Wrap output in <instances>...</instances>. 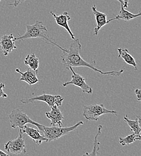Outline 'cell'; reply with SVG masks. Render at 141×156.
<instances>
[{"label": "cell", "mask_w": 141, "mask_h": 156, "mask_svg": "<svg viewBox=\"0 0 141 156\" xmlns=\"http://www.w3.org/2000/svg\"><path fill=\"white\" fill-rule=\"evenodd\" d=\"M81 44L79 39H75L73 43L70 44L69 49H67L65 52H63L61 55V61L65 69L69 70V67H88L94 72H98L101 75H109L113 76H120L123 73L124 69L119 70H112L108 72H103L96 67V61H91L88 62L82 58L80 55Z\"/></svg>", "instance_id": "obj_1"}, {"label": "cell", "mask_w": 141, "mask_h": 156, "mask_svg": "<svg viewBox=\"0 0 141 156\" xmlns=\"http://www.w3.org/2000/svg\"><path fill=\"white\" fill-rule=\"evenodd\" d=\"M50 13L54 17L57 24L58 26L64 28L68 32V33L69 34V35L71 37V39L74 40L75 39V34H73V33L72 32V31H71V30H70V28L69 26V24H68V21L71 20V18L69 15V13L67 12H63L62 14H60V15H57V14L53 13L52 12H50Z\"/></svg>", "instance_id": "obj_10"}, {"label": "cell", "mask_w": 141, "mask_h": 156, "mask_svg": "<svg viewBox=\"0 0 141 156\" xmlns=\"http://www.w3.org/2000/svg\"><path fill=\"white\" fill-rule=\"evenodd\" d=\"M25 65L28 66L29 68L34 71H37L39 67V60L34 53L28 54L24 59Z\"/></svg>", "instance_id": "obj_18"}, {"label": "cell", "mask_w": 141, "mask_h": 156, "mask_svg": "<svg viewBox=\"0 0 141 156\" xmlns=\"http://www.w3.org/2000/svg\"><path fill=\"white\" fill-rule=\"evenodd\" d=\"M9 119L11 127L13 129L18 128L19 129H22L27 124L36 126L37 128L41 126V124L32 120L26 113L19 109L13 110L9 116Z\"/></svg>", "instance_id": "obj_5"}, {"label": "cell", "mask_w": 141, "mask_h": 156, "mask_svg": "<svg viewBox=\"0 0 141 156\" xmlns=\"http://www.w3.org/2000/svg\"><path fill=\"white\" fill-rule=\"evenodd\" d=\"M92 12L95 16V19L96 21V27L94 30V35L97 36L98 35L99 31H100L101 28L108 24L107 22V15L106 14L100 12L97 10L96 5H93L91 7Z\"/></svg>", "instance_id": "obj_13"}, {"label": "cell", "mask_w": 141, "mask_h": 156, "mask_svg": "<svg viewBox=\"0 0 141 156\" xmlns=\"http://www.w3.org/2000/svg\"><path fill=\"white\" fill-rule=\"evenodd\" d=\"M102 126L99 125L98 126V130L97 134L96 136L94 137V143H93V150L91 153H88L86 152L85 154H83L82 156H97L98 154V151H99L100 149V142L98 141V137L100 135L101 133V130H102Z\"/></svg>", "instance_id": "obj_19"}, {"label": "cell", "mask_w": 141, "mask_h": 156, "mask_svg": "<svg viewBox=\"0 0 141 156\" xmlns=\"http://www.w3.org/2000/svg\"><path fill=\"white\" fill-rule=\"evenodd\" d=\"M19 130V135L13 140L8 141L4 145L5 150L9 153L13 154H26V149L25 140L23 138V133L21 129Z\"/></svg>", "instance_id": "obj_7"}, {"label": "cell", "mask_w": 141, "mask_h": 156, "mask_svg": "<svg viewBox=\"0 0 141 156\" xmlns=\"http://www.w3.org/2000/svg\"><path fill=\"white\" fill-rule=\"evenodd\" d=\"M123 119L129 126L131 131H132L136 135L141 136V119L140 116H136L135 120H131L129 118L128 115H125Z\"/></svg>", "instance_id": "obj_16"}, {"label": "cell", "mask_w": 141, "mask_h": 156, "mask_svg": "<svg viewBox=\"0 0 141 156\" xmlns=\"http://www.w3.org/2000/svg\"><path fill=\"white\" fill-rule=\"evenodd\" d=\"M1 1V0H0V1Z\"/></svg>", "instance_id": "obj_27"}, {"label": "cell", "mask_w": 141, "mask_h": 156, "mask_svg": "<svg viewBox=\"0 0 141 156\" xmlns=\"http://www.w3.org/2000/svg\"><path fill=\"white\" fill-rule=\"evenodd\" d=\"M51 108V111L45 113L46 117L51 120V126H54L57 124L58 126L62 127V121L64 118L63 114L57 106H54Z\"/></svg>", "instance_id": "obj_11"}, {"label": "cell", "mask_w": 141, "mask_h": 156, "mask_svg": "<svg viewBox=\"0 0 141 156\" xmlns=\"http://www.w3.org/2000/svg\"><path fill=\"white\" fill-rule=\"evenodd\" d=\"M118 58H122L124 59L125 63L129 65L133 66L135 68V70H137V64L135 58L130 54L129 51L125 48H118Z\"/></svg>", "instance_id": "obj_17"}, {"label": "cell", "mask_w": 141, "mask_h": 156, "mask_svg": "<svg viewBox=\"0 0 141 156\" xmlns=\"http://www.w3.org/2000/svg\"><path fill=\"white\" fill-rule=\"evenodd\" d=\"M14 36L12 34H4L0 39L1 51L4 56L8 55L13 50L16 49Z\"/></svg>", "instance_id": "obj_9"}, {"label": "cell", "mask_w": 141, "mask_h": 156, "mask_svg": "<svg viewBox=\"0 0 141 156\" xmlns=\"http://www.w3.org/2000/svg\"><path fill=\"white\" fill-rule=\"evenodd\" d=\"M141 136H138L133 133V134L129 135L125 137H120L119 138V142L121 145L124 146L126 145H130L136 140H141Z\"/></svg>", "instance_id": "obj_20"}, {"label": "cell", "mask_w": 141, "mask_h": 156, "mask_svg": "<svg viewBox=\"0 0 141 156\" xmlns=\"http://www.w3.org/2000/svg\"><path fill=\"white\" fill-rule=\"evenodd\" d=\"M41 38L44 40L48 44H52L58 47L62 52H65L67 49L62 48L54 40L53 38L50 37L49 33L46 27L43 25L42 22L37 20L35 23L26 25V32L23 35H19L17 37H14V40H23L28 39Z\"/></svg>", "instance_id": "obj_2"}, {"label": "cell", "mask_w": 141, "mask_h": 156, "mask_svg": "<svg viewBox=\"0 0 141 156\" xmlns=\"http://www.w3.org/2000/svg\"><path fill=\"white\" fill-rule=\"evenodd\" d=\"M83 122L80 121L76 124L70 127H60V126H45L41 124L39 127L37 128L38 130L42 136L44 137L48 142H52L60 139L64 135H66L71 132L75 130L79 126L83 125Z\"/></svg>", "instance_id": "obj_3"}, {"label": "cell", "mask_w": 141, "mask_h": 156, "mask_svg": "<svg viewBox=\"0 0 141 156\" xmlns=\"http://www.w3.org/2000/svg\"><path fill=\"white\" fill-rule=\"evenodd\" d=\"M69 70H70L72 72V79L70 81H67L64 82L62 84L63 87H67L69 85H73L76 87L80 88L83 93H85L87 94H91L93 93L92 88L88 85L86 82L84 78L81 76V75L76 73L72 67H69Z\"/></svg>", "instance_id": "obj_8"}, {"label": "cell", "mask_w": 141, "mask_h": 156, "mask_svg": "<svg viewBox=\"0 0 141 156\" xmlns=\"http://www.w3.org/2000/svg\"><path fill=\"white\" fill-rule=\"evenodd\" d=\"M116 1H119L121 4H123V2H122V0H116Z\"/></svg>", "instance_id": "obj_26"}, {"label": "cell", "mask_w": 141, "mask_h": 156, "mask_svg": "<svg viewBox=\"0 0 141 156\" xmlns=\"http://www.w3.org/2000/svg\"><path fill=\"white\" fill-rule=\"evenodd\" d=\"M82 115L88 121H98L99 118L107 114L117 115V112L107 109L103 104H93L83 106Z\"/></svg>", "instance_id": "obj_4"}, {"label": "cell", "mask_w": 141, "mask_h": 156, "mask_svg": "<svg viewBox=\"0 0 141 156\" xmlns=\"http://www.w3.org/2000/svg\"><path fill=\"white\" fill-rule=\"evenodd\" d=\"M25 1H26V0H14V2H13V3L9 4V5H13V6H15V7H16L19 4H20L21 3L25 2Z\"/></svg>", "instance_id": "obj_23"}, {"label": "cell", "mask_w": 141, "mask_h": 156, "mask_svg": "<svg viewBox=\"0 0 141 156\" xmlns=\"http://www.w3.org/2000/svg\"><path fill=\"white\" fill-rule=\"evenodd\" d=\"M4 88L5 85L3 83H0V98H7V95L3 91V88Z\"/></svg>", "instance_id": "obj_21"}, {"label": "cell", "mask_w": 141, "mask_h": 156, "mask_svg": "<svg viewBox=\"0 0 141 156\" xmlns=\"http://www.w3.org/2000/svg\"><path fill=\"white\" fill-rule=\"evenodd\" d=\"M123 2V7L124 8H127L129 6V0H122Z\"/></svg>", "instance_id": "obj_24"}, {"label": "cell", "mask_w": 141, "mask_h": 156, "mask_svg": "<svg viewBox=\"0 0 141 156\" xmlns=\"http://www.w3.org/2000/svg\"><path fill=\"white\" fill-rule=\"evenodd\" d=\"M64 98L60 95H51L44 93L40 96H36L31 98H23L20 100V102L23 104L32 103L35 101H41L45 102L50 108L54 106H60L62 105Z\"/></svg>", "instance_id": "obj_6"}, {"label": "cell", "mask_w": 141, "mask_h": 156, "mask_svg": "<svg viewBox=\"0 0 141 156\" xmlns=\"http://www.w3.org/2000/svg\"><path fill=\"white\" fill-rule=\"evenodd\" d=\"M141 12H139L138 14H133L129 11L124 9V7H123V4H121V9L118 13V15L115 16L114 18H111L109 20H107L108 23L111 22L112 20H124L125 21H129L130 20H133L136 18H138L141 16Z\"/></svg>", "instance_id": "obj_15"}, {"label": "cell", "mask_w": 141, "mask_h": 156, "mask_svg": "<svg viewBox=\"0 0 141 156\" xmlns=\"http://www.w3.org/2000/svg\"><path fill=\"white\" fill-rule=\"evenodd\" d=\"M21 130L23 133H26L30 137L37 145H41L43 142H48L47 139L41 135L38 129H35L26 125Z\"/></svg>", "instance_id": "obj_14"}, {"label": "cell", "mask_w": 141, "mask_h": 156, "mask_svg": "<svg viewBox=\"0 0 141 156\" xmlns=\"http://www.w3.org/2000/svg\"><path fill=\"white\" fill-rule=\"evenodd\" d=\"M135 94L136 96V98L138 100V101H140L141 100V91L139 89H136L135 90Z\"/></svg>", "instance_id": "obj_22"}, {"label": "cell", "mask_w": 141, "mask_h": 156, "mask_svg": "<svg viewBox=\"0 0 141 156\" xmlns=\"http://www.w3.org/2000/svg\"><path fill=\"white\" fill-rule=\"evenodd\" d=\"M15 71L21 75L19 79L20 81H23L29 85H34L39 81V79L37 77V71H34L30 68L25 72H22L19 69H16Z\"/></svg>", "instance_id": "obj_12"}, {"label": "cell", "mask_w": 141, "mask_h": 156, "mask_svg": "<svg viewBox=\"0 0 141 156\" xmlns=\"http://www.w3.org/2000/svg\"><path fill=\"white\" fill-rule=\"evenodd\" d=\"M0 156H9V155L0 150Z\"/></svg>", "instance_id": "obj_25"}]
</instances>
